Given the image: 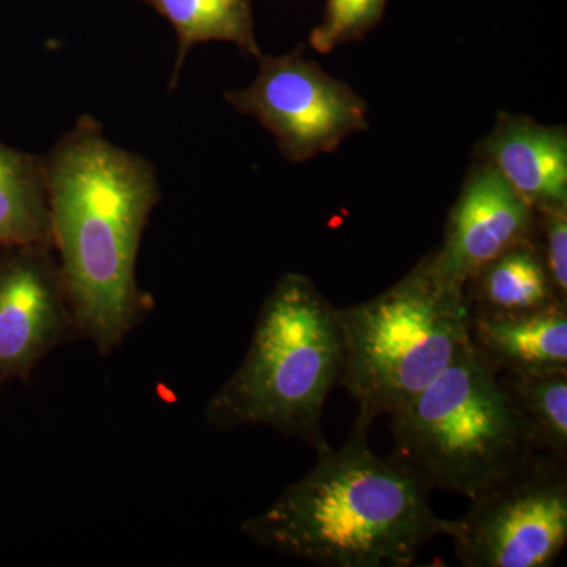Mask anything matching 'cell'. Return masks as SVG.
<instances>
[{
    "label": "cell",
    "instance_id": "1",
    "mask_svg": "<svg viewBox=\"0 0 567 567\" xmlns=\"http://www.w3.org/2000/svg\"><path fill=\"white\" fill-rule=\"evenodd\" d=\"M52 246L76 331L102 354L121 347L148 309L137 254L162 197L156 167L81 115L44 156Z\"/></svg>",
    "mask_w": 567,
    "mask_h": 567
},
{
    "label": "cell",
    "instance_id": "2",
    "mask_svg": "<svg viewBox=\"0 0 567 567\" xmlns=\"http://www.w3.org/2000/svg\"><path fill=\"white\" fill-rule=\"evenodd\" d=\"M372 421L358 413L344 445L317 451L315 468L241 529L268 550L322 567H406L457 520L439 517L429 481L393 453L369 447Z\"/></svg>",
    "mask_w": 567,
    "mask_h": 567
},
{
    "label": "cell",
    "instance_id": "3",
    "mask_svg": "<svg viewBox=\"0 0 567 567\" xmlns=\"http://www.w3.org/2000/svg\"><path fill=\"white\" fill-rule=\"evenodd\" d=\"M342 372L339 309L311 278L286 274L260 306L244 361L213 395L205 416L223 431L267 425L305 440L317 453L330 446L322 413Z\"/></svg>",
    "mask_w": 567,
    "mask_h": 567
},
{
    "label": "cell",
    "instance_id": "4",
    "mask_svg": "<svg viewBox=\"0 0 567 567\" xmlns=\"http://www.w3.org/2000/svg\"><path fill=\"white\" fill-rule=\"evenodd\" d=\"M339 385L371 421L412 402L470 344L464 290L435 274L429 254L385 292L339 309Z\"/></svg>",
    "mask_w": 567,
    "mask_h": 567
},
{
    "label": "cell",
    "instance_id": "5",
    "mask_svg": "<svg viewBox=\"0 0 567 567\" xmlns=\"http://www.w3.org/2000/svg\"><path fill=\"white\" fill-rule=\"evenodd\" d=\"M390 416L394 453L432 488L470 499L536 453L498 374L472 342Z\"/></svg>",
    "mask_w": 567,
    "mask_h": 567
},
{
    "label": "cell",
    "instance_id": "6",
    "mask_svg": "<svg viewBox=\"0 0 567 567\" xmlns=\"http://www.w3.org/2000/svg\"><path fill=\"white\" fill-rule=\"evenodd\" d=\"M454 554L464 567H548L567 543L566 461L532 454L472 498Z\"/></svg>",
    "mask_w": 567,
    "mask_h": 567
},
{
    "label": "cell",
    "instance_id": "7",
    "mask_svg": "<svg viewBox=\"0 0 567 567\" xmlns=\"http://www.w3.org/2000/svg\"><path fill=\"white\" fill-rule=\"evenodd\" d=\"M251 84L224 93L240 114L256 118L275 137L284 158L305 163L334 152L357 133L368 132V103L347 82L331 76L301 48L260 55Z\"/></svg>",
    "mask_w": 567,
    "mask_h": 567
},
{
    "label": "cell",
    "instance_id": "8",
    "mask_svg": "<svg viewBox=\"0 0 567 567\" xmlns=\"http://www.w3.org/2000/svg\"><path fill=\"white\" fill-rule=\"evenodd\" d=\"M74 333L61 268L50 248H10L0 257V379H28Z\"/></svg>",
    "mask_w": 567,
    "mask_h": 567
},
{
    "label": "cell",
    "instance_id": "9",
    "mask_svg": "<svg viewBox=\"0 0 567 567\" xmlns=\"http://www.w3.org/2000/svg\"><path fill=\"white\" fill-rule=\"evenodd\" d=\"M536 212L494 167L476 158L447 216L443 244L429 254L443 281L464 287L481 267L535 240Z\"/></svg>",
    "mask_w": 567,
    "mask_h": 567
},
{
    "label": "cell",
    "instance_id": "10",
    "mask_svg": "<svg viewBox=\"0 0 567 567\" xmlns=\"http://www.w3.org/2000/svg\"><path fill=\"white\" fill-rule=\"evenodd\" d=\"M477 158L491 164L533 210L567 207L566 126L499 112Z\"/></svg>",
    "mask_w": 567,
    "mask_h": 567
},
{
    "label": "cell",
    "instance_id": "11",
    "mask_svg": "<svg viewBox=\"0 0 567 567\" xmlns=\"http://www.w3.org/2000/svg\"><path fill=\"white\" fill-rule=\"evenodd\" d=\"M473 349L496 374L567 371V306L517 315H470Z\"/></svg>",
    "mask_w": 567,
    "mask_h": 567
},
{
    "label": "cell",
    "instance_id": "12",
    "mask_svg": "<svg viewBox=\"0 0 567 567\" xmlns=\"http://www.w3.org/2000/svg\"><path fill=\"white\" fill-rule=\"evenodd\" d=\"M462 290L470 315H517L561 305L535 240L499 254L470 276Z\"/></svg>",
    "mask_w": 567,
    "mask_h": 567
},
{
    "label": "cell",
    "instance_id": "13",
    "mask_svg": "<svg viewBox=\"0 0 567 567\" xmlns=\"http://www.w3.org/2000/svg\"><path fill=\"white\" fill-rule=\"evenodd\" d=\"M0 246L51 248L44 156L0 142Z\"/></svg>",
    "mask_w": 567,
    "mask_h": 567
},
{
    "label": "cell",
    "instance_id": "14",
    "mask_svg": "<svg viewBox=\"0 0 567 567\" xmlns=\"http://www.w3.org/2000/svg\"><path fill=\"white\" fill-rule=\"evenodd\" d=\"M147 3L173 24L177 33V59L171 76V91L181 80L189 50L208 41L234 43L245 54H264L256 37L251 0H137Z\"/></svg>",
    "mask_w": 567,
    "mask_h": 567
},
{
    "label": "cell",
    "instance_id": "15",
    "mask_svg": "<svg viewBox=\"0 0 567 567\" xmlns=\"http://www.w3.org/2000/svg\"><path fill=\"white\" fill-rule=\"evenodd\" d=\"M536 453L567 461V371L498 374Z\"/></svg>",
    "mask_w": 567,
    "mask_h": 567
},
{
    "label": "cell",
    "instance_id": "16",
    "mask_svg": "<svg viewBox=\"0 0 567 567\" xmlns=\"http://www.w3.org/2000/svg\"><path fill=\"white\" fill-rule=\"evenodd\" d=\"M388 0H327L322 20L309 33V47L330 54L344 44L363 40L385 18Z\"/></svg>",
    "mask_w": 567,
    "mask_h": 567
},
{
    "label": "cell",
    "instance_id": "17",
    "mask_svg": "<svg viewBox=\"0 0 567 567\" xmlns=\"http://www.w3.org/2000/svg\"><path fill=\"white\" fill-rule=\"evenodd\" d=\"M535 241L551 292L567 306V207L536 212Z\"/></svg>",
    "mask_w": 567,
    "mask_h": 567
}]
</instances>
